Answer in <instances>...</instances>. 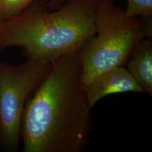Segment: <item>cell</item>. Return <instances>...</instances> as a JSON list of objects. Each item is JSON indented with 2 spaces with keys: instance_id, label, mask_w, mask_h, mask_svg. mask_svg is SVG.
<instances>
[{
  "instance_id": "3957f363",
  "label": "cell",
  "mask_w": 152,
  "mask_h": 152,
  "mask_svg": "<svg viewBox=\"0 0 152 152\" xmlns=\"http://www.w3.org/2000/svg\"><path fill=\"white\" fill-rule=\"evenodd\" d=\"M95 26V34L77 54L85 88L102 73L125 64L136 44L145 38L141 18L127 17L115 0L101 1Z\"/></svg>"
},
{
  "instance_id": "5b68a950",
  "label": "cell",
  "mask_w": 152,
  "mask_h": 152,
  "mask_svg": "<svg viewBox=\"0 0 152 152\" xmlns=\"http://www.w3.org/2000/svg\"><path fill=\"white\" fill-rule=\"evenodd\" d=\"M90 109L109 95L124 92L145 91L130 72L123 66L115 67L94 79L85 88Z\"/></svg>"
},
{
  "instance_id": "ba28073f",
  "label": "cell",
  "mask_w": 152,
  "mask_h": 152,
  "mask_svg": "<svg viewBox=\"0 0 152 152\" xmlns=\"http://www.w3.org/2000/svg\"><path fill=\"white\" fill-rule=\"evenodd\" d=\"M125 15L128 18L152 19V0H127Z\"/></svg>"
},
{
  "instance_id": "8992f818",
  "label": "cell",
  "mask_w": 152,
  "mask_h": 152,
  "mask_svg": "<svg viewBox=\"0 0 152 152\" xmlns=\"http://www.w3.org/2000/svg\"><path fill=\"white\" fill-rule=\"evenodd\" d=\"M126 64L128 71L142 87L152 95V39L143 38L132 50Z\"/></svg>"
},
{
  "instance_id": "9c48e42d",
  "label": "cell",
  "mask_w": 152,
  "mask_h": 152,
  "mask_svg": "<svg viewBox=\"0 0 152 152\" xmlns=\"http://www.w3.org/2000/svg\"><path fill=\"white\" fill-rule=\"evenodd\" d=\"M45 6L49 10H54L58 9L66 0H41Z\"/></svg>"
},
{
  "instance_id": "7a4b0ae2",
  "label": "cell",
  "mask_w": 152,
  "mask_h": 152,
  "mask_svg": "<svg viewBox=\"0 0 152 152\" xmlns=\"http://www.w3.org/2000/svg\"><path fill=\"white\" fill-rule=\"evenodd\" d=\"M102 0H66L49 10L38 0L20 14L0 22V50L20 47L27 60L52 64L77 54L96 33V15Z\"/></svg>"
},
{
  "instance_id": "52a82bcc",
  "label": "cell",
  "mask_w": 152,
  "mask_h": 152,
  "mask_svg": "<svg viewBox=\"0 0 152 152\" xmlns=\"http://www.w3.org/2000/svg\"><path fill=\"white\" fill-rule=\"evenodd\" d=\"M38 0H0V22L16 16Z\"/></svg>"
},
{
  "instance_id": "6da1fadb",
  "label": "cell",
  "mask_w": 152,
  "mask_h": 152,
  "mask_svg": "<svg viewBox=\"0 0 152 152\" xmlns=\"http://www.w3.org/2000/svg\"><path fill=\"white\" fill-rule=\"evenodd\" d=\"M91 110L78 55L61 57L25 105L23 151L83 152L91 133Z\"/></svg>"
},
{
  "instance_id": "277c9868",
  "label": "cell",
  "mask_w": 152,
  "mask_h": 152,
  "mask_svg": "<svg viewBox=\"0 0 152 152\" xmlns=\"http://www.w3.org/2000/svg\"><path fill=\"white\" fill-rule=\"evenodd\" d=\"M51 66L31 60L15 65L0 61V148L4 151L18 152L25 105Z\"/></svg>"
}]
</instances>
